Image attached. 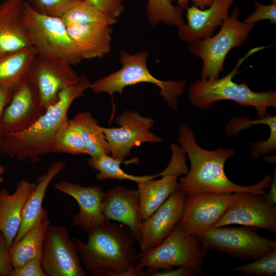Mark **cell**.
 <instances>
[{"label": "cell", "mask_w": 276, "mask_h": 276, "mask_svg": "<svg viewBox=\"0 0 276 276\" xmlns=\"http://www.w3.org/2000/svg\"><path fill=\"white\" fill-rule=\"evenodd\" d=\"M178 142L186 152L190 167L183 177L178 178L177 190L186 195L195 194L242 193L264 195L272 177L266 174L259 182L244 186L232 182L224 171L226 162L236 155L234 148L219 147L214 150L201 147L193 130L187 125L178 128Z\"/></svg>", "instance_id": "1"}, {"label": "cell", "mask_w": 276, "mask_h": 276, "mask_svg": "<svg viewBox=\"0 0 276 276\" xmlns=\"http://www.w3.org/2000/svg\"><path fill=\"white\" fill-rule=\"evenodd\" d=\"M85 269L93 276H143L137 269V241L127 226L106 221L87 233V240L75 241Z\"/></svg>", "instance_id": "2"}, {"label": "cell", "mask_w": 276, "mask_h": 276, "mask_svg": "<svg viewBox=\"0 0 276 276\" xmlns=\"http://www.w3.org/2000/svg\"><path fill=\"white\" fill-rule=\"evenodd\" d=\"M90 84L82 75L78 82L61 90L57 100L29 128L3 137V153L19 161L29 159L32 163L38 162L42 155L53 153L57 134L70 120L68 112L71 104L84 95Z\"/></svg>", "instance_id": "3"}, {"label": "cell", "mask_w": 276, "mask_h": 276, "mask_svg": "<svg viewBox=\"0 0 276 276\" xmlns=\"http://www.w3.org/2000/svg\"><path fill=\"white\" fill-rule=\"evenodd\" d=\"M267 47L261 46L249 51L224 77L213 80H195L188 89V98L191 103L199 109L206 110L211 108L216 102L231 100L241 106L254 107L258 119L264 118L267 113L268 108L276 107L275 91H254L245 83L238 84L232 79L240 72L239 67L248 57Z\"/></svg>", "instance_id": "4"}, {"label": "cell", "mask_w": 276, "mask_h": 276, "mask_svg": "<svg viewBox=\"0 0 276 276\" xmlns=\"http://www.w3.org/2000/svg\"><path fill=\"white\" fill-rule=\"evenodd\" d=\"M148 56L146 51L130 54L121 50L119 59L121 68L91 83L89 88L94 93H105L112 98L116 93L122 95L124 88L128 86L140 83H151L159 88V93L163 99L173 110H176L178 98L184 93L186 81L157 79L148 68Z\"/></svg>", "instance_id": "5"}, {"label": "cell", "mask_w": 276, "mask_h": 276, "mask_svg": "<svg viewBox=\"0 0 276 276\" xmlns=\"http://www.w3.org/2000/svg\"><path fill=\"white\" fill-rule=\"evenodd\" d=\"M207 253L201 248L196 236L177 223L172 232L155 247L139 254L137 269L146 275L173 268L186 266L202 273L203 257Z\"/></svg>", "instance_id": "6"}, {"label": "cell", "mask_w": 276, "mask_h": 276, "mask_svg": "<svg viewBox=\"0 0 276 276\" xmlns=\"http://www.w3.org/2000/svg\"><path fill=\"white\" fill-rule=\"evenodd\" d=\"M239 13V8L235 7L216 35L189 43L191 53L202 61L201 79L213 80L219 78L220 73L224 71L228 53L232 49L241 47L247 39L255 24L240 21Z\"/></svg>", "instance_id": "7"}, {"label": "cell", "mask_w": 276, "mask_h": 276, "mask_svg": "<svg viewBox=\"0 0 276 276\" xmlns=\"http://www.w3.org/2000/svg\"><path fill=\"white\" fill-rule=\"evenodd\" d=\"M24 24L31 45L37 54L55 56L76 65L82 61L61 17L43 14L26 1L23 3Z\"/></svg>", "instance_id": "8"}, {"label": "cell", "mask_w": 276, "mask_h": 276, "mask_svg": "<svg viewBox=\"0 0 276 276\" xmlns=\"http://www.w3.org/2000/svg\"><path fill=\"white\" fill-rule=\"evenodd\" d=\"M195 236L205 252L216 250L244 261L256 260L276 249L275 240L261 237L245 227L222 226Z\"/></svg>", "instance_id": "9"}, {"label": "cell", "mask_w": 276, "mask_h": 276, "mask_svg": "<svg viewBox=\"0 0 276 276\" xmlns=\"http://www.w3.org/2000/svg\"><path fill=\"white\" fill-rule=\"evenodd\" d=\"M250 195L242 193L187 195L179 223L195 236L203 233L211 229L234 203Z\"/></svg>", "instance_id": "10"}, {"label": "cell", "mask_w": 276, "mask_h": 276, "mask_svg": "<svg viewBox=\"0 0 276 276\" xmlns=\"http://www.w3.org/2000/svg\"><path fill=\"white\" fill-rule=\"evenodd\" d=\"M41 266L46 276L87 275L75 242L62 225H49L43 244Z\"/></svg>", "instance_id": "11"}, {"label": "cell", "mask_w": 276, "mask_h": 276, "mask_svg": "<svg viewBox=\"0 0 276 276\" xmlns=\"http://www.w3.org/2000/svg\"><path fill=\"white\" fill-rule=\"evenodd\" d=\"M154 122L152 118L142 116L136 111L125 110L116 118V123L120 127H101L109 146L110 155L124 162L133 147H139L145 143L161 142L163 138L150 131Z\"/></svg>", "instance_id": "12"}, {"label": "cell", "mask_w": 276, "mask_h": 276, "mask_svg": "<svg viewBox=\"0 0 276 276\" xmlns=\"http://www.w3.org/2000/svg\"><path fill=\"white\" fill-rule=\"evenodd\" d=\"M28 76L36 85L45 109L57 100L61 90L78 82L81 77L65 59L41 54L34 58Z\"/></svg>", "instance_id": "13"}, {"label": "cell", "mask_w": 276, "mask_h": 276, "mask_svg": "<svg viewBox=\"0 0 276 276\" xmlns=\"http://www.w3.org/2000/svg\"><path fill=\"white\" fill-rule=\"evenodd\" d=\"M38 88L28 76L16 88L5 107L0 123L2 136L22 132L29 128L45 111Z\"/></svg>", "instance_id": "14"}, {"label": "cell", "mask_w": 276, "mask_h": 276, "mask_svg": "<svg viewBox=\"0 0 276 276\" xmlns=\"http://www.w3.org/2000/svg\"><path fill=\"white\" fill-rule=\"evenodd\" d=\"M186 195L176 190L140 226L139 245L142 251L158 245L180 221Z\"/></svg>", "instance_id": "15"}, {"label": "cell", "mask_w": 276, "mask_h": 276, "mask_svg": "<svg viewBox=\"0 0 276 276\" xmlns=\"http://www.w3.org/2000/svg\"><path fill=\"white\" fill-rule=\"evenodd\" d=\"M263 195H250L234 203L211 229L231 224L266 229L276 233V206L265 202Z\"/></svg>", "instance_id": "16"}, {"label": "cell", "mask_w": 276, "mask_h": 276, "mask_svg": "<svg viewBox=\"0 0 276 276\" xmlns=\"http://www.w3.org/2000/svg\"><path fill=\"white\" fill-rule=\"evenodd\" d=\"M54 187L77 201L79 211L73 218L75 226L88 233L106 221L102 211L104 192L100 187H84L62 180L56 183Z\"/></svg>", "instance_id": "17"}, {"label": "cell", "mask_w": 276, "mask_h": 276, "mask_svg": "<svg viewBox=\"0 0 276 276\" xmlns=\"http://www.w3.org/2000/svg\"><path fill=\"white\" fill-rule=\"evenodd\" d=\"M140 198L137 190L117 185L105 192L102 199V211L106 221H114L127 226L141 240Z\"/></svg>", "instance_id": "18"}, {"label": "cell", "mask_w": 276, "mask_h": 276, "mask_svg": "<svg viewBox=\"0 0 276 276\" xmlns=\"http://www.w3.org/2000/svg\"><path fill=\"white\" fill-rule=\"evenodd\" d=\"M235 0H213L207 9H200L194 5L187 7V22L177 29L180 39L188 43L207 39L216 29L221 26L229 16L228 10Z\"/></svg>", "instance_id": "19"}, {"label": "cell", "mask_w": 276, "mask_h": 276, "mask_svg": "<svg viewBox=\"0 0 276 276\" xmlns=\"http://www.w3.org/2000/svg\"><path fill=\"white\" fill-rule=\"evenodd\" d=\"M35 185L22 178L13 194H9L5 190L0 191V233L4 236L9 248L20 227L25 204Z\"/></svg>", "instance_id": "20"}, {"label": "cell", "mask_w": 276, "mask_h": 276, "mask_svg": "<svg viewBox=\"0 0 276 276\" xmlns=\"http://www.w3.org/2000/svg\"><path fill=\"white\" fill-rule=\"evenodd\" d=\"M24 0H5L0 4V54L31 45L24 24Z\"/></svg>", "instance_id": "21"}, {"label": "cell", "mask_w": 276, "mask_h": 276, "mask_svg": "<svg viewBox=\"0 0 276 276\" xmlns=\"http://www.w3.org/2000/svg\"><path fill=\"white\" fill-rule=\"evenodd\" d=\"M68 33L82 59L101 58L111 50V26L74 24L66 26Z\"/></svg>", "instance_id": "22"}, {"label": "cell", "mask_w": 276, "mask_h": 276, "mask_svg": "<svg viewBox=\"0 0 276 276\" xmlns=\"http://www.w3.org/2000/svg\"><path fill=\"white\" fill-rule=\"evenodd\" d=\"M160 175V179H149L137 184L141 221L148 218L177 190L178 178L182 176V173L178 169L168 164Z\"/></svg>", "instance_id": "23"}, {"label": "cell", "mask_w": 276, "mask_h": 276, "mask_svg": "<svg viewBox=\"0 0 276 276\" xmlns=\"http://www.w3.org/2000/svg\"><path fill=\"white\" fill-rule=\"evenodd\" d=\"M65 166L64 162H54L44 174L38 177L35 187L24 207L20 227L12 245L19 242L38 219L43 209V201L50 183Z\"/></svg>", "instance_id": "24"}, {"label": "cell", "mask_w": 276, "mask_h": 276, "mask_svg": "<svg viewBox=\"0 0 276 276\" xmlns=\"http://www.w3.org/2000/svg\"><path fill=\"white\" fill-rule=\"evenodd\" d=\"M50 224L48 212L43 208L35 224L19 242L9 248V255L14 268L20 267L32 259H41L44 236Z\"/></svg>", "instance_id": "25"}, {"label": "cell", "mask_w": 276, "mask_h": 276, "mask_svg": "<svg viewBox=\"0 0 276 276\" xmlns=\"http://www.w3.org/2000/svg\"><path fill=\"white\" fill-rule=\"evenodd\" d=\"M37 54L31 45L0 54V85L16 89L28 76Z\"/></svg>", "instance_id": "26"}, {"label": "cell", "mask_w": 276, "mask_h": 276, "mask_svg": "<svg viewBox=\"0 0 276 276\" xmlns=\"http://www.w3.org/2000/svg\"><path fill=\"white\" fill-rule=\"evenodd\" d=\"M70 121L79 131L87 154L93 158L103 155H110L109 146L101 126L90 112H78Z\"/></svg>", "instance_id": "27"}, {"label": "cell", "mask_w": 276, "mask_h": 276, "mask_svg": "<svg viewBox=\"0 0 276 276\" xmlns=\"http://www.w3.org/2000/svg\"><path fill=\"white\" fill-rule=\"evenodd\" d=\"M123 162L117 160L109 155H103L98 157H90L87 160L88 165L98 171L96 178L102 181L107 179L118 180H129L137 184L160 176V173L154 175L136 176L127 174L120 167Z\"/></svg>", "instance_id": "28"}, {"label": "cell", "mask_w": 276, "mask_h": 276, "mask_svg": "<svg viewBox=\"0 0 276 276\" xmlns=\"http://www.w3.org/2000/svg\"><path fill=\"white\" fill-rule=\"evenodd\" d=\"M66 26L74 24H95L112 26L117 22L88 0L76 5L61 17Z\"/></svg>", "instance_id": "29"}, {"label": "cell", "mask_w": 276, "mask_h": 276, "mask_svg": "<svg viewBox=\"0 0 276 276\" xmlns=\"http://www.w3.org/2000/svg\"><path fill=\"white\" fill-rule=\"evenodd\" d=\"M184 10L175 6L170 0H147L146 14L149 24L155 27L160 22L181 28L185 22Z\"/></svg>", "instance_id": "30"}, {"label": "cell", "mask_w": 276, "mask_h": 276, "mask_svg": "<svg viewBox=\"0 0 276 276\" xmlns=\"http://www.w3.org/2000/svg\"><path fill=\"white\" fill-rule=\"evenodd\" d=\"M55 152L87 154L80 132L70 120L61 127L57 134L54 145L53 153Z\"/></svg>", "instance_id": "31"}, {"label": "cell", "mask_w": 276, "mask_h": 276, "mask_svg": "<svg viewBox=\"0 0 276 276\" xmlns=\"http://www.w3.org/2000/svg\"><path fill=\"white\" fill-rule=\"evenodd\" d=\"M232 270L241 272L246 275L275 276L276 249L269 251L252 263L236 266Z\"/></svg>", "instance_id": "32"}, {"label": "cell", "mask_w": 276, "mask_h": 276, "mask_svg": "<svg viewBox=\"0 0 276 276\" xmlns=\"http://www.w3.org/2000/svg\"><path fill=\"white\" fill-rule=\"evenodd\" d=\"M38 12L51 16L61 17L67 11L84 0H29Z\"/></svg>", "instance_id": "33"}, {"label": "cell", "mask_w": 276, "mask_h": 276, "mask_svg": "<svg viewBox=\"0 0 276 276\" xmlns=\"http://www.w3.org/2000/svg\"><path fill=\"white\" fill-rule=\"evenodd\" d=\"M241 117L231 119L226 126V134L228 136H234L239 133L241 130L248 128L252 125L263 124L269 127L276 124V117L270 115L268 113L263 118L258 119L255 120H250L247 118Z\"/></svg>", "instance_id": "34"}, {"label": "cell", "mask_w": 276, "mask_h": 276, "mask_svg": "<svg viewBox=\"0 0 276 276\" xmlns=\"http://www.w3.org/2000/svg\"><path fill=\"white\" fill-rule=\"evenodd\" d=\"M253 3L256 6V9L252 14L244 20V22L256 24L259 20L268 19L271 24H276V3L263 5L254 1Z\"/></svg>", "instance_id": "35"}, {"label": "cell", "mask_w": 276, "mask_h": 276, "mask_svg": "<svg viewBox=\"0 0 276 276\" xmlns=\"http://www.w3.org/2000/svg\"><path fill=\"white\" fill-rule=\"evenodd\" d=\"M270 133L265 141H258L251 144L250 153L253 159H258L262 154L273 153L276 149V124L269 127Z\"/></svg>", "instance_id": "36"}, {"label": "cell", "mask_w": 276, "mask_h": 276, "mask_svg": "<svg viewBox=\"0 0 276 276\" xmlns=\"http://www.w3.org/2000/svg\"><path fill=\"white\" fill-rule=\"evenodd\" d=\"M108 16L117 19L123 12L124 0H88Z\"/></svg>", "instance_id": "37"}, {"label": "cell", "mask_w": 276, "mask_h": 276, "mask_svg": "<svg viewBox=\"0 0 276 276\" xmlns=\"http://www.w3.org/2000/svg\"><path fill=\"white\" fill-rule=\"evenodd\" d=\"M10 276H46L41 266V259H32L20 267L14 268Z\"/></svg>", "instance_id": "38"}, {"label": "cell", "mask_w": 276, "mask_h": 276, "mask_svg": "<svg viewBox=\"0 0 276 276\" xmlns=\"http://www.w3.org/2000/svg\"><path fill=\"white\" fill-rule=\"evenodd\" d=\"M13 269L9 255V247L4 236L0 233V275L10 276Z\"/></svg>", "instance_id": "39"}, {"label": "cell", "mask_w": 276, "mask_h": 276, "mask_svg": "<svg viewBox=\"0 0 276 276\" xmlns=\"http://www.w3.org/2000/svg\"><path fill=\"white\" fill-rule=\"evenodd\" d=\"M200 274L199 273L193 268L179 266L176 269L173 268L162 270L153 272L150 275L152 276H192Z\"/></svg>", "instance_id": "40"}, {"label": "cell", "mask_w": 276, "mask_h": 276, "mask_svg": "<svg viewBox=\"0 0 276 276\" xmlns=\"http://www.w3.org/2000/svg\"><path fill=\"white\" fill-rule=\"evenodd\" d=\"M15 89L0 85V123L3 111L11 99ZM3 136L0 134V153H3Z\"/></svg>", "instance_id": "41"}, {"label": "cell", "mask_w": 276, "mask_h": 276, "mask_svg": "<svg viewBox=\"0 0 276 276\" xmlns=\"http://www.w3.org/2000/svg\"><path fill=\"white\" fill-rule=\"evenodd\" d=\"M270 190L268 193L262 196L264 201L267 203L274 205L276 203V170L274 169L273 175L271 185L269 187Z\"/></svg>", "instance_id": "42"}, {"label": "cell", "mask_w": 276, "mask_h": 276, "mask_svg": "<svg viewBox=\"0 0 276 276\" xmlns=\"http://www.w3.org/2000/svg\"><path fill=\"white\" fill-rule=\"evenodd\" d=\"M172 3L174 0H170ZM190 1L193 2L194 5L200 9H204L209 7L212 4L213 0H177V6L182 9H186L188 7Z\"/></svg>", "instance_id": "43"}, {"label": "cell", "mask_w": 276, "mask_h": 276, "mask_svg": "<svg viewBox=\"0 0 276 276\" xmlns=\"http://www.w3.org/2000/svg\"><path fill=\"white\" fill-rule=\"evenodd\" d=\"M265 162L270 164H274L275 162V157H265Z\"/></svg>", "instance_id": "44"}, {"label": "cell", "mask_w": 276, "mask_h": 276, "mask_svg": "<svg viewBox=\"0 0 276 276\" xmlns=\"http://www.w3.org/2000/svg\"><path fill=\"white\" fill-rule=\"evenodd\" d=\"M4 167L0 165V182L3 181V178L2 177V174H3L4 172Z\"/></svg>", "instance_id": "45"}, {"label": "cell", "mask_w": 276, "mask_h": 276, "mask_svg": "<svg viewBox=\"0 0 276 276\" xmlns=\"http://www.w3.org/2000/svg\"><path fill=\"white\" fill-rule=\"evenodd\" d=\"M273 3H276V0H271Z\"/></svg>", "instance_id": "46"}]
</instances>
